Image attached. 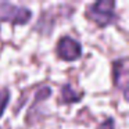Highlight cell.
<instances>
[{
	"instance_id": "obj_5",
	"label": "cell",
	"mask_w": 129,
	"mask_h": 129,
	"mask_svg": "<svg viewBox=\"0 0 129 129\" xmlns=\"http://www.w3.org/2000/svg\"><path fill=\"white\" fill-rule=\"evenodd\" d=\"M81 97L82 94H78V93L75 92V90L71 87L70 83L64 85V86L61 87V100L62 103H78V101H81Z\"/></svg>"
},
{
	"instance_id": "obj_2",
	"label": "cell",
	"mask_w": 129,
	"mask_h": 129,
	"mask_svg": "<svg viewBox=\"0 0 129 129\" xmlns=\"http://www.w3.org/2000/svg\"><path fill=\"white\" fill-rule=\"evenodd\" d=\"M32 17L31 10L25 7H18L7 2H0V21H9L13 24H26Z\"/></svg>"
},
{
	"instance_id": "obj_4",
	"label": "cell",
	"mask_w": 129,
	"mask_h": 129,
	"mask_svg": "<svg viewBox=\"0 0 129 129\" xmlns=\"http://www.w3.org/2000/svg\"><path fill=\"white\" fill-rule=\"evenodd\" d=\"M112 72H114L115 86L123 92V97L128 99V58H121L115 61L114 67H112Z\"/></svg>"
},
{
	"instance_id": "obj_3",
	"label": "cell",
	"mask_w": 129,
	"mask_h": 129,
	"mask_svg": "<svg viewBox=\"0 0 129 129\" xmlns=\"http://www.w3.org/2000/svg\"><path fill=\"white\" fill-rule=\"evenodd\" d=\"M57 54L60 58L65 61H74L78 60L82 54V47L76 40H74L70 36H64L58 40L57 45Z\"/></svg>"
},
{
	"instance_id": "obj_1",
	"label": "cell",
	"mask_w": 129,
	"mask_h": 129,
	"mask_svg": "<svg viewBox=\"0 0 129 129\" xmlns=\"http://www.w3.org/2000/svg\"><path fill=\"white\" fill-rule=\"evenodd\" d=\"M114 7L115 2H112V0H100L90 6L87 14L99 26H107L115 20Z\"/></svg>"
},
{
	"instance_id": "obj_6",
	"label": "cell",
	"mask_w": 129,
	"mask_h": 129,
	"mask_svg": "<svg viewBox=\"0 0 129 129\" xmlns=\"http://www.w3.org/2000/svg\"><path fill=\"white\" fill-rule=\"evenodd\" d=\"M10 99V90L9 89H0V117L3 115L4 108H6L7 103Z\"/></svg>"
},
{
	"instance_id": "obj_7",
	"label": "cell",
	"mask_w": 129,
	"mask_h": 129,
	"mask_svg": "<svg viewBox=\"0 0 129 129\" xmlns=\"http://www.w3.org/2000/svg\"><path fill=\"white\" fill-rule=\"evenodd\" d=\"M100 129H114V119L108 118L100 125Z\"/></svg>"
}]
</instances>
